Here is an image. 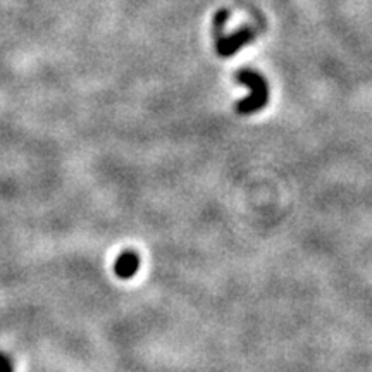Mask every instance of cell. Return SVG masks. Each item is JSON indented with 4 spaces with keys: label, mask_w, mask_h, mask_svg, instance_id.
<instances>
[{
    "label": "cell",
    "mask_w": 372,
    "mask_h": 372,
    "mask_svg": "<svg viewBox=\"0 0 372 372\" xmlns=\"http://www.w3.org/2000/svg\"><path fill=\"white\" fill-rule=\"evenodd\" d=\"M0 372H14V371H12V363H11L9 358L4 362V366H2V369H0Z\"/></svg>",
    "instance_id": "277c9868"
},
{
    "label": "cell",
    "mask_w": 372,
    "mask_h": 372,
    "mask_svg": "<svg viewBox=\"0 0 372 372\" xmlns=\"http://www.w3.org/2000/svg\"><path fill=\"white\" fill-rule=\"evenodd\" d=\"M7 361V357L4 353H0V369H2V366H4V362Z\"/></svg>",
    "instance_id": "5b68a950"
},
{
    "label": "cell",
    "mask_w": 372,
    "mask_h": 372,
    "mask_svg": "<svg viewBox=\"0 0 372 372\" xmlns=\"http://www.w3.org/2000/svg\"><path fill=\"white\" fill-rule=\"evenodd\" d=\"M236 79L245 85L246 89H250V97L236 104V112L241 116L253 114V112L261 111L267 106V100H269V89H267L266 78L261 76L258 73H255L252 69H240L236 73Z\"/></svg>",
    "instance_id": "6da1fadb"
},
{
    "label": "cell",
    "mask_w": 372,
    "mask_h": 372,
    "mask_svg": "<svg viewBox=\"0 0 372 372\" xmlns=\"http://www.w3.org/2000/svg\"><path fill=\"white\" fill-rule=\"evenodd\" d=\"M138 269H140V257L131 250L121 253L114 264V273L121 279H131Z\"/></svg>",
    "instance_id": "3957f363"
},
{
    "label": "cell",
    "mask_w": 372,
    "mask_h": 372,
    "mask_svg": "<svg viewBox=\"0 0 372 372\" xmlns=\"http://www.w3.org/2000/svg\"><path fill=\"white\" fill-rule=\"evenodd\" d=\"M253 40V31L250 28H241L236 33L229 36H221L219 40H216V49L219 57H231L235 56L240 49H243L245 45H248Z\"/></svg>",
    "instance_id": "7a4b0ae2"
}]
</instances>
